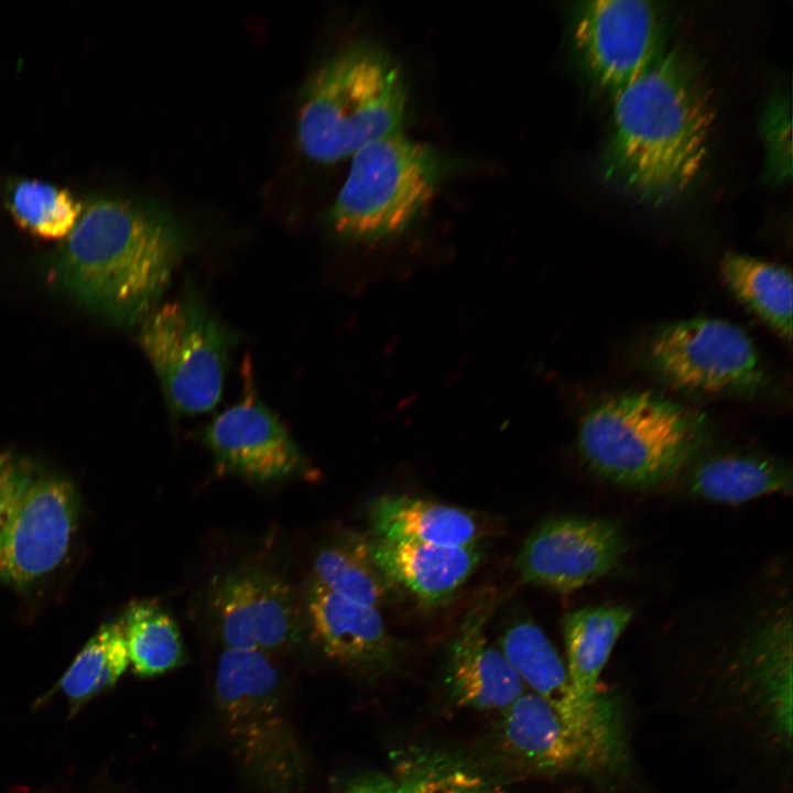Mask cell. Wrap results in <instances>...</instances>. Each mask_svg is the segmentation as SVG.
I'll return each mask as SVG.
<instances>
[{"label": "cell", "mask_w": 793, "mask_h": 793, "mask_svg": "<svg viewBox=\"0 0 793 793\" xmlns=\"http://www.w3.org/2000/svg\"><path fill=\"white\" fill-rule=\"evenodd\" d=\"M408 89L399 65L378 46L358 43L312 75L302 95L297 141L312 161L329 164L402 131Z\"/></svg>", "instance_id": "cell-4"}, {"label": "cell", "mask_w": 793, "mask_h": 793, "mask_svg": "<svg viewBox=\"0 0 793 793\" xmlns=\"http://www.w3.org/2000/svg\"><path fill=\"white\" fill-rule=\"evenodd\" d=\"M368 514L372 536L391 541L464 547L487 533L475 512L410 495L378 497Z\"/></svg>", "instance_id": "cell-20"}, {"label": "cell", "mask_w": 793, "mask_h": 793, "mask_svg": "<svg viewBox=\"0 0 793 793\" xmlns=\"http://www.w3.org/2000/svg\"><path fill=\"white\" fill-rule=\"evenodd\" d=\"M677 478L689 496L728 504L792 488V469L783 460L734 446H705Z\"/></svg>", "instance_id": "cell-18"}, {"label": "cell", "mask_w": 793, "mask_h": 793, "mask_svg": "<svg viewBox=\"0 0 793 793\" xmlns=\"http://www.w3.org/2000/svg\"><path fill=\"white\" fill-rule=\"evenodd\" d=\"M130 663L122 618L107 622L88 640L61 681V688L80 705L112 686Z\"/></svg>", "instance_id": "cell-25"}, {"label": "cell", "mask_w": 793, "mask_h": 793, "mask_svg": "<svg viewBox=\"0 0 793 793\" xmlns=\"http://www.w3.org/2000/svg\"><path fill=\"white\" fill-rule=\"evenodd\" d=\"M121 618L129 660L137 674L159 675L183 662L184 649L177 624L160 605L133 602Z\"/></svg>", "instance_id": "cell-24"}, {"label": "cell", "mask_w": 793, "mask_h": 793, "mask_svg": "<svg viewBox=\"0 0 793 793\" xmlns=\"http://www.w3.org/2000/svg\"><path fill=\"white\" fill-rule=\"evenodd\" d=\"M414 772L419 793H497L485 779L464 769L427 768Z\"/></svg>", "instance_id": "cell-27"}, {"label": "cell", "mask_w": 793, "mask_h": 793, "mask_svg": "<svg viewBox=\"0 0 793 793\" xmlns=\"http://www.w3.org/2000/svg\"><path fill=\"white\" fill-rule=\"evenodd\" d=\"M613 100L605 177L652 205L686 192L705 164L715 121L695 64L678 50L662 53Z\"/></svg>", "instance_id": "cell-1"}, {"label": "cell", "mask_w": 793, "mask_h": 793, "mask_svg": "<svg viewBox=\"0 0 793 793\" xmlns=\"http://www.w3.org/2000/svg\"><path fill=\"white\" fill-rule=\"evenodd\" d=\"M662 11L648 0H589L574 8L575 46L593 79L612 97L663 53Z\"/></svg>", "instance_id": "cell-10"}, {"label": "cell", "mask_w": 793, "mask_h": 793, "mask_svg": "<svg viewBox=\"0 0 793 793\" xmlns=\"http://www.w3.org/2000/svg\"><path fill=\"white\" fill-rule=\"evenodd\" d=\"M182 253L174 224L130 199L96 196L54 251L51 282L117 326L140 324L159 304Z\"/></svg>", "instance_id": "cell-2"}, {"label": "cell", "mask_w": 793, "mask_h": 793, "mask_svg": "<svg viewBox=\"0 0 793 793\" xmlns=\"http://www.w3.org/2000/svg\"><path fill=\"white\" fill-rule=\"evenodd\" d=\"M204 443L220 472L256 482L284 480L306 467L280 419L251 392L205 427Z\"/></svg>", "instance_id": "cell-13"}, {"label": "cell", "mask_w": 793, "mask_h": 793, "mask_svg": "<svg viewBox=\"0 0 793 793\" xmlns=\"http://www.w3.org/2000/svg\"><path fill=\"white\" fill-rule=\"evenodd\" d=\"M314 582L359 605L380 608L400 590L373 558L370 537L345 532L323 545L313 562Z\"/></svg>", "instance_id": "cell-21"}, {"label": "cell", "mask_w": 793, "mask_h": 793, "mask_svg": "<svg viewBox=\"0 0 793 793\" xmlns=\"http://www.w3.org/2000/svg\"><path fill=\"white\" fill-rule=\"evenodd\" d=\"M345 793H398L397 784L380 772H371L356 779Z\"/></svg>", "instance_id": "cell-28"}, {"label": "cell", "mask_w": 793, "mask_h": 793, "mask_svg": "<svg viewBox=\"0 0 793 793\" xmlns=\"http://www.w3.org/2000/svg\"><path fill=\"white\" fill-rule=\"evenodd\" d=\"M503 710L504 745L529 770L546 774L606 772L591 750L539 695L523 693Z\"/></svg>", "instance_id": "cell-15"}, {"label": "cell", "mask_w": 793, "mask_h": 793, "mask_svg": "<svg viewBox=\"0 0 793 793\" xmlns=\"http://www.w3.org/2000/svg\"><path fill=\"white\" fill-rule=\"evenodd\" d=\"M78 500L65 477L0 454V584L25 587L53 572L76 529Z\"/></svg>", "instance_id": "cell-7"}, {"label": "cell", "mask_w": 793, "mask_h": 793, "mask_svg": "<svg viewBox=\"0 0 793 793\" xmlns=\"http://www.w3.org/2000/svg\"><path fill=\"white\" fill-rule=\"evenodd\" d=\"M495 600L485 594L468 609L452 642L447 670L457 703L482 710L506 709L525 693L520 676L486 636Z\"/></svg>", "instance_id": "cell-14"}, {"label": "cell", "mask_w": 793, "mask_h": 793, "mask_svg": "<svg viewBox=\"0 0 793 793\" xmlns=\"http://www.w3.org/2000/svg\"><path fill=\"white\" fill-rule=\"evenodd\" d=\"M721 276L731 293L782 339H792V275L781 264L727 252Z\"/></svg>", "instance_id": "cell-22"}, {"label": "cell", "mask_w": 793, "mask_h": 793, "mask_svg": "<svg viewBox=\"0 0 793 793\" xmlns=\"http://www.w3.org/2000/svg\"><path fill=\"white\" fill-rule=\"evenodd\" d=\"M312 637L330 660L350 666H385L394 643L377 608L359 605L312 580L305 593Z\"/></svg>", "instance_id": "cell-16"}, {"label": "cell", "mask_w": 793, "mask_h": 793, "mask_svg": "<svg viewBox=\"0 0 793 793\" xmlns=\"http://www.w3.org/2000/svg\"><path fill=\"white\" fill-rule=\"evenodd\" d=\"M445 161L433 146L402 131L374 140L354 155L328 220L341 237L378 242L403 232L435 195Z\"/></svg>", "instance_id": "cell-5"}, {"label": "cell", "mask_w": 793, "mask_h": 793, "mask_svg": "<svg viewBox=\"0 0 793 793\" xmlns=\"http://www.w3.org/2000/svg\"><path fill=\"white\" fill-rule=\"evenodd\" d=\"M4 206L15 224L43 239H64L83 204L67 188L37 178H14L4 191Z\"/></svg>", "instance_id": "cell-23"}, {"label": "cell", "mask_w": 793, "mask_h": 793, "mask_svg": "<svg viewBox=\"0 0 793 793\" xmlns=\"http://www.w3.org/2000/svg\"><path fill=\"white\" fill-rule=\"evenodd\" d=\"M215 695L240 762L269 789L287 793L302 776L303 759L285 709L282 676L269 654L225 648Z\"/></svg>", "instance_id": "cell-6"}, {"label": "cell", "mask_w": 793, "mask_h": 793, "mask_svg": "<svg viewBox=\"0 0 793 793\" xmlns=\"http://www.w3.org/2000/svg\"><path fill=\"white\" fill-rule=\"evenodd\" d=\"M626 548L615 523L560 515L540 522L531 531L515 566L525 583L568 593L611 572Z\"/></svg>", "instance_id": "cell-11"}, {"label": "cell", "mask_w": 793, "mask_h": 793, "mask_svg": "<svg viewBox=\"0 0 793 793\" xmlns=\"http://www.w3.org/2000/svg\"><path fill=\"white\" fill-rule=\"evenodd\" d=\"M632 618L624 605L587 607L563 620L567 672L582 707L599 718H616L617 705L600 693L598 681L619 637Z\"/></svg>", "instance_id": "cell-19"}, {"label": "cell", "mask_w": 793, "mask_h": 793, "mask_svg": "<svg viewBox=\"0 0 793 793\" xmlns=\"http://www.w3.org/2000/svg\"><path fill=\"white\" fill-rule=\"evenodd\" d=\"M706 416L652 391L606 398L583 416L577 449L601 479L647 489L676 479L706 446Z\"/></svg>", "instance_id": "cell-3"}, {"label": "cell", "mask_w": 793, "mask_h": 793, "mask_svg": "<svg viewBox=\"0 0 793 793\" xmlns=\"http://www.w3.org/2000/svg\"><path fill=\"white\" fill-rule=\"evenodd\" d=\"M644 369L669 389L705 398L758 397L771 382L750 336L719 318L658 327L645 341Z\"/></svg>", "instance_id": "cell-9"}, {"label": "cell", "mask_w": 793, "mask_h": 793, "mask_svg": "<svg viewBox=\"0 0 793 793\" xmlns=\"http://www.w3.org/2000/svg\"><path fill=\"white\" fill-rule=\"evenodd\" d=\"M211 617L226 648L282 651L303 633L304 613L291 585L258 567L221 577L211 594Z\"/></svg>", "instance_id": "cell-12"}, {"label": "cell", "mask_w": 793, "mask_h": 793, "mask_svg": "<svg viewBox=\"0 0 793 793\" xmlns=\"http://www.w3.org/2000/svg\"><path fill=\"white\" fill-rule=\"evenodd\" d=\"M141 348L175 415H195L218 403L230 347L229 329L194 292L159 304L140 323Z\"/></svg>", "instance_id": "cell-8"}, {"label": "cell", "mask_w": 793, "mask_h": 793, "mask_svg": "<svg viewBox=\"0 0 793 793\" xmlns=\"http://www.w3.org/2000/svg\"><path fill=\"white\" fill-rule=\"evenodd\" d=\"M761 131L767 150V180L782 184L792 175L791 107L786 98L775 97L768 104Z\"/></svg>", "instance_id": "cell-26"}, {"label": "cell", "mask_w": 793, "mask_h": 793, "mask_svg": "<svg viewBox=\"0 0 793 793\" xmlns=\"http://www.w3.org/2000/svg\"><path fill=\"white\" fill-rule=\"evenodd\" d=\"M403 776L397 784L398 793H419L417 780L414 770L402 774Z\"/></svg>", "instance_id": "cell-29"}, {"label": "cell", "mask_w": 793, "mask_h": 793, "mask_svg": "<svg viewBox=\"0 0 793 793\" xmlns=\"http://www.w3.org/2000/svg\"><path fill=\"white\" fill-rule=\"evenodd\" d=\"M374 561L399 590L424 606L450 599L479 565L484 545L456 547L370 537Z\"/></svg>", "instance_id": "cell-17"}]
</instances>
